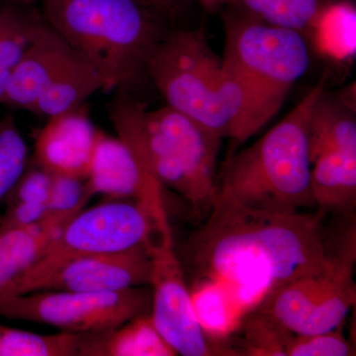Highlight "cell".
I'll return each mask as SVG.
<instances>
[{
    "label": "cell",
    "instance_id": "6da1fadb",
    "mask_svg": "<svg viewBox=\"0 0 356 356\" xmlns=\"http://www.w3.org/2000/svg\"><path fill=\"white\" fill-rule=\"evenodd\" d=\"M329 214H280L245 207L216 194L200 228L182 248L195 283L226 292L243 317L271 293L308 274L351 268L337 259Z\"/></svg>",
    "mask_w": 356,
    "mask_h": 356
},
{
    "label": "cell",
    "instance_id": "2e32d148",
    "mask_svg": "<svg viewBox=\"0 0 356 356\" xmlns=\"http://www.w3.org/2000/svg\"><path fill=\"white\" fill-rule=\"evenodd\" d=\"M81 356H175L159 334L151 313L138 316L109 331L84 337Z\"/></svg>",
    "mask_w": 356,
    "mask_h": 356
},
{
    "label": "cell",
    "instance_id": "52a82bcc",
    "mask_svg": "<svg viewBox=\"0 0 356 356\" xmlns=\"http://www.w3.org/2000/svg\"><path fill=\"white\" fill-rule=\"evenodd\" d=\"M108 200L83 209L70 219L11 297L34 291L40 281L70 259L129 250L172 229L168 218L159 217L145 204L127 199Z\"/></svg>",
    "mask_w": 356,
    "mask_h": 356
},
{
    "label": "cell",
    "instance_id": "d6986e66",
    "mask_svg": "<svg viewBox=\"0 0 356 356\" xmlns=\"http://www.w3.org/2000/svg\"><path fill=\"white\" fill-rule=\"evenodd\" d=\"M100 90L104 91L102 77L76 54L44 89L31 113L51 118L74 111L83 106L91 95Z\"/></svg>",
    "mask_w": 356,
    "mask_h": 356
},
{
    "label": "cell",
    "instance_id": "7a4b0ae2",
    "mask_svg": "<svg viewBox=\"0 0 356 356\" xmlns=\"http://www.w3.org/2000/svg\"><path fill=\"white\" fill-rule=\"evenodd\" d=\"M108 115L140 165L191 204L193 219H205L216 197L221 138L168 105L147 109L126 90L109 103Z\"/></svg>",
    "mask_w": 356,
    "mask_h": 356
},
{
    "label": "cell",
    "instance_id": "4dcf8cb0",
    "mask_svg": "<svg viewBox=\"0 0 356 356\" xmlns=\"http://www.w3.org/2000/svg\"><path fill=\"white\" fill-rule=\"evenodd\" d=\"M11 70H13L8 69V67H0V104H2L4 96H6Z\"/></svg>",
    "mask_w": 356,
    "mask_h": 356
},
{
    "label": "cell",
    "instance_id": "ffe728a7",
    "mask_svg": "<svg viewBox=\"0 0 356 356\" xmlns=\"http://www.w3.org/2000/svg\"><path fill=\"white\" fill-rule=\"evenodd\" d=\"M306 34L318 55L332 62H350L356 53L355 6L348 1L323 3Z\"/></svg>",
    "mask_w": 356,
    "mask_h": 356
},
{
    "label": "cell",
    "instance_id": "e0dca14e",
    "mask_svg": "<svg viewBox=\"0 0 356 356\" xmlns=\"http://www.w3.org/2000/svg\"><path fill=\"white\" fill-rule=\"evenodd\" d=\"M312 163L323 154H356L355 110L341 98L327 95L324 89L312 108L308 123Z\"/></svg>",
    "mask_w": 356,
    "mask_h": 356
},
{
    "label": "cell",
    "instance_id": "f1b7e54d",
    "mask_svg": "<svg viewBox=\"0 0 356 356\" xmlns=\"http://www.w3.org/2000/svg\"><path fill=\"white\" fill-rule=\"evenodd\" d=\"M20 10L21 9L18 7L8 6V4L0 6V37L17 17Z\"/></svg>",
    "mask_w": 356,
    "mask_h": 356
},
{
    "label": "cell",
    "instance_id": "30bf717a",
    "mask_svg": "<svg viewBox=\"0 0 356 356\" xmlns=\"http://www.w3.org/2000/svg\"><path fill=\"white\" fill-rule=\"evenodd\" d=\"M356 302L353 269L308 274L271 293L257 308L294 334L332 331L346 323Z\"/></svg>",
    "mask_w": 356,
    "mask_h": 356
},
{
    "label": "cell",
    "instance_id": "7402d4cb",
    "mask_svg": "<svg viewBox=\"0 0 356 356\" xmlns=\"http://www.w3.org/2000/svg\"><path fill=\"white\" fill-rule=\"evenodd\" d=\"M322 4L321 0H224L222 8L305 36Z\"/></svg>",
    "mask_w": 356,
    "mask_h": 356
},
{
    "label": "cell",
    "instance_id": "5b68a950",
    "mask_svg": "<svg viewBox=\"0 0 356 356\" xmlns=\"http://www.w3.org/2000/svg\"><path fill=\"white\" fill-rule=\"evenodd\" d=\"M146 72L166 105L236 145L248 140L247 100L203 29L166 34L147 60Z\"/></svg>",
    "mask_w": 356,
    "mask_h": 356
},
{
    "label": "cell",
    "instance_id": "cb8c5ba5",
    "mask_svg": "<svg viewBox=\"0 0 356 356\" xmlns=\"http://www.w3.org/2000/svg\"><path fill=\"white\" fill-rule=\"evenodd\" d=\"M28 149L13 117L0 120V202L26 168Z\"/></svg>",
    "mask_w": 356,
    "mask_h": 356
},
{
    "label": "cell",
    "instance_id": "277c9868",
    "mask_svg": "<svg viewBox=\"0 0 356 356\" xmlns=\"http://www.w3.org/2000/svg\"><path fill=\"white\" fill-rule=\"evenodd\" d=\"M324 89L322 79L261 139L231 154L217 179L218 193L245 207L280 214L317 208L311 187L308 123Z\"/></svg>",
    "mask_w": 356,
    "mask_h": 356
},
{
    "label": "cell",
    "instance_id": "5bb4252c",
    "mask_svg": "<svg viewBox=\"0 0 356 356\" xmlns=\"http://www.w3.org/2000/svg\"><path fill=\"white\" fill-rule=\"evenodd\" d=\"M76 55L65 39L43 19L11 70L2 104L31 112L44 89Z\"/></svg>",
    "mask_w": 356,
    "mask_h": 356
},
{
    "label": "cell",
    "instance_id": "f546056e",
    "mask_svg": "<svg viewBox=\"0 0 356 356\" xmlns=\"http://www.w3.org/2000/svg\"><path fill=\"white\" fill-rule=\"evenodd\" d=\"M146 6L151 7L156 13H166L170 7L177 2V0H140Z\"/></svg>",
    "mask_w": 356,
    "mask_h": 356
},
{
    "label": "cell",
    "instance_id": "4316f807",
    "mask_svg": "<svg viewBox=\"0 0 356 356\" xmlns=\"http://www.w3.org/2000/svg\"><path fill=\"white\" fill-rule=\"evenodd\" d=\"M53 182V175L36 165L23 172L13 189L4 198L7 206L21 202H44L48 201Z\"/></svg>",
    "mask_w": 356,
    "mask_h": 356
},
{
    "label": "cell",
    "instance_id": "9a60e30c",
    "mask_svg": "<svg viewBox=\"0 0 356 356\" xmlns=\"http://www.w3.org/2000/svg\"><path fill=\"white\" fill-rule=\"evenodd\" d=\"M74 217L47 214L32 226L0 231V302L13 296L18 283Z\"/></svg>",
    "mask_w": 356,
    "mask_h": 356
},
{
    "label": "cell",
    "instance_id": "4fadbf2b",
    "mask_svg": "<svg viewBox=\"0 0 356 356\" xmlns=\"http://www.w3.org/2000/svg\"><path fill=\"white\" fill-rule=\"evenodd\" d=\"M100 132L84 106L51 117L37 136L35 163L54 175L86 179Z\"/></svg>",
    "mask_w": 356,
    "mask_h": 356
},
{
    "label": "cell",
    "instance_id": "ac0fdd59",
    "mask_svg": "<svg viewBox=\"0 0 356 356\" xmlns=\"http://www.w3.org/2000/svg\"><path fill=\"white\" fill-rule=\"evenodd\" d=\"M311 187L318 210L351 214L356 208V154L329 153L312 163Z\"/></svg>",
    "mask_w": 356,
    "mask_h": 356
},
{
    "label": "cell",
    "instance_id": "3957f363",
    "mask_svg": "<svg viewBox=\"0 0 356 356\" xmlns=\"http://www.w3.org/2000/svg\"><path fill=\"white\" fill-rule=\"evenodd\" d=\"M156 13L140 0H43L42 16L111 92L126 90L146 72L166 35Z\"/></svg>",
    "mask_w": 356,
    "mask_h": 356
},
{
    "label": "cell",
    "instance_id": "d6a6232c",
    "mask_svg": "<svg viewBox=\"0 0 356 356\" xmlns=\"http://www.w3.org/2000/svg\"><path fill=\"white\" fill-rule=\"evenodd\" d=\"M0 1H7V0H0Z\"/></svg>",
    "mask_w": 356,
    "mask_h": 356
},
{
    "label": "cell",
    "instance_id": "1f68e13d",
    "mask_svg": "<svg viewBox=\"0 0 356 356\" xmlns=\"http://www.w3.org/2000/svg\"><path fill=\"white\" fill-rule=\"evenodd\" d=\"M204 8L207 9L210 13H216L222 8L224 0H198Z\"/></svg>",
    "mask_w": 356,
    "mask_h": 356
},
{
    "label": "cell",
    "instance_id": "ba28073f",
    "mask_svg": "<svg viewBox=\"0 0 356 356\" xmlns=\"http://www.w3.org/2000/svg\"><path fill=\"white\" fill-rule=\"evenodd\" d=\"M149 285L115 292L41 290L0 302V317L53 325L60 332L109 331L131 318L149 314Z\"/></svg>",
    "mask_w": 356,
    "mask_h": 356
},
{
    "label": "cell",
    "instance_id": "44dd1931",
    "mask_svg": "<svg viewBox=\"0 0 356 356\" xmlns=\"http://www.w3.org/2000/svg\"><path fill=\"white\" fill-rule=\"evenodd\" d=\"M238 336L229 337L236 356H287L293 332L259 308L248 312L236 327Z\"/></svg>",
    "mask_w": 356,
    "mask_h": 356
},
{
    "label": "cell",
    "instance_id": "603a6c76",
    "mask_svg": "<svg viewBox=\"0 0 356 356\" xmlns=\"http://www.w3.org/2000/svg\"><path fill=\"white\" fill-rule=\"evenodd\" d=\"M86 334H39L0 324V356H81Z\"/></svg>",
    "mask_w": 356,
    "mask_h": 356
},
{
    "label": "cell",
    "instance_id": "484cf974",
    "mask_svg": "<svg viewBox=\"0 0 356 356\" xmlns=\"http://www.w3.org/2000/svg\"><path fill=\"white\" fill-rule=\"evenodd\" d=\"M92 197L86 179L53 175L50 196L47 201L48 214L74 216Z\"/></svg>",
    "mask_w": 356,
    "mask_h": 356
},
{
    "label": "cell",
    "instance_id": "9c48e42d",
    "mask_svg": "<svg viewBox=\"0 0 356 356\" xmlns=\"http://www.w3.org/2000/svg\"><path fill=\"white\" fill-rule=\"evenodd\" d=\"M153 274L151 316L177 355L236 356L229 341L215 339L204 330L194 309L184 269L173 245L172 229L151 243Z\"/></svg>",
    "mask_w": 356,
    "mask_h": 356
},
{
    "label": "cell",
    "instance_id": "8fae6325",
    "mask_svg": "<svg viewBox=\"0 0 356 356\" xmlns=\"http://www.w3.org/2000/svg\"><path fill=\"white\" fill-rule=\"evenodd\" d=\"M152 242L121 252L70 259L40 281L34 291L115 292L147 286L153 274Z\"/></svg>",
    "mask_w": 356,
    "mask_h": 356
},
{
    "label": "cell",
    "instance_id": "7c38bea8",
    "mask_svg": "<svg viewBox=\"0 0 356 356\" xmlns=\"http://www.w3.org/2000/svg\"><path fill=\"white\" fill-rule=\"evenodd\" d=\"M86 184L91 195L127 199L149 206L159 217L168 218L163 186L144 168L118 137L99 134Z\"/></svg>",
    "mask_w": 356,
    "mask_h": 356
},
{
    "label": "cell",
    "instance_id": "d4e9b609",
    "mask_svg": "<svg viewBox=\"0 0 356 356\" xmlns=\"http://www.w3.org/2000/svg\"><path fill=\"white\" fill-rule=\"evenodd\" d=\"M344 324L321 334H294L287 346V356L355 355V346L344 337Z\"/></svg>",
    "mask_w": 356,
    "mask_h": 356
},
{
    "label": "cell",
    "instance_id": "8992f818",
    "mask_svg": "<svg viewBox=\"0 0 356 356\" xmlns=\"http://www.w3.org/2000/svg\"><path fill=\"white\" fill-rule=\"evenodd\" d=\"M222 60L247 100V138L280 112L292 86L310 65L305 36L227 8Z\"/></svg>",
    "mask_w": 356,
    "mask_h": 356
},
{
    "label": "cell",
    "instance_id": "83f0119b",
    "mask_svg": "<svg viewBox=\"0 0 356 356\" xmlns=\"http://www.w3.org/2000/svg\"><path fill=\"white\" fill-rule=\"evenodd\" d=\"M47 214L48 207L44 202H21L7 206L6 213L0 218V231L32 226Z\"/></svg>",
    "mask_w": 356,
    "mask_h": 356
}]
</instances>
